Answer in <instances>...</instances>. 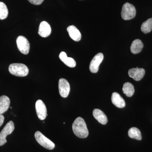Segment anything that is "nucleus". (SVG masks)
<instances>
[{
	"label": "nucleus",
	"instance_id": "f257e3e1",
	"mask_svg": "<svg viewBox=\"0 0 152 152\" xmlns=\"http://www.w3.org/2000/svg\"><path fill=\"white\" fill-rule=\"evenodd\" d=\"M72 129L75 135L80 138H86L89 134L88 130L84 120L81 117L77 118L72 125Z\"/></svg>",
	"mask_w": 152,
	"mask_h": 152
},
{
	"label": "nucleus",
	"instance_id": "f03ea898",
	"mask_svg": "<svg viewBox=\"0 0 152 152\" xmlns=\"http://www.w3.org/2000/svg\"><path fill=\"white\" fill-rule=\"evenodd\" d=\"M9 70L11 74L18 77H26L29 73L28 67L23 64H11L9 66Z\"/></svg>",
	"mask_w": 152,
	"mask_h": 152
},
{
	"label": "nucleus",
	"instance_id": "7ed1b4c3",
	"mask_svg": "<svg viewBox=\"0 0 152 152\" xmlns=\"http://www.w3.org/2000/svg\"><path fill=\"white\" fill-rule=\"evenodd\" d=\"M121 15L122 18L126 20L133 19L136 15L135 7L130 3H125L123 6Z\"/></svg>",
	"mask_w": 152,
	"mask_h": 152
},
{
	"label": "nucleus",
	"instance_id": "20e7f679",
	"mask_svg": "<svg viewBox=\"0 0 152 152\" xmlns=\"http://www.w3.org/2000/svg\"><path fill=\"white\" fill-rule=\"evenodd\" d=\"M35 138L40 145L47 149L53 150L55 147V144L39 131L35 133Z\"/></svg>",
	"mask_w": 152,
	"mask_h": 152
},
{
	"label": "nucleus",
	"instance_id": "39448f33",
	"mask_svg": "<svg viewBox=\"0 0 152 152\" xmlns=\"http://www.w3.org/2000/svg\"><path fill=\"white\" fill-rule=\"evenodd\" d=\"M15 129L13 122L10 121L5 126L0 133V146H3L7 142V136L10 134Z\"/></svg>",
	"mask_w": 152,
	"mask_h": 152
},
{
	"label": "nucleus",
	"instance_id": "423d86ee",
	"mask_svg": "<svg viewBox=\"0 0 152 152\" xmlns=\"http://www.w3.org/2000/svg\"><path fill=\"white\" fill-rule=\"evenodd\" d=\"M17 45L20 52L25 55H27L29 52L30 43L27 39L23 36H19L17 38Z\"/></svg>",
	"mask_w": 152,
	"mask_h": 152
},
{
	"label": "nucleus",
	"instance_id": "0eeeda50",
	"mask_svg": "<svg viewBox=\"0 0 152 152\" xmlns=\"http://www.w3.org/2000/svg\"><path fill=\"white\" fill-rule=\"evenodd\" d=\"M104 59V55L102 53L97 54L91 61L90 70L93 73H96L99 71V66Z\"/></svg>",
	"mask_w": 152,
	"mask_h": 152
},
{
	"label": "nucleus",
	"instance_id": "6e6552de",
	"mask_svg": "<svg viewBox=\"0 0 152 152\" xmlns=\"http://www.w3.org/2000/svg\"><path fill=\"white\" fill-rule=\"evenodd\" d=\"M58 88L60 95L63 98H66L70 91V86L68 81L65 79H60L58 83Z\"/></svg>",
	"mask_w": 152,
	"mask_h": 152
},
{
	"label": "nucleus",
	"instance_id": "1a4fd4ad",
	"mask_svg": "<svg viewBox=\"0 0 152 152\" xmlns=\"http://www.w3.org/2000/svg\"><path fill=\"white\" fill-rule=\"evenodd\" d=\"M36 109L38 118L41 120H44L47 116L46 107L41 100H38L36 103Z\"/></svg>",
	"mask_w": 152,
	"mask_h": 152
},
{
	"label": "nucleus",
	"instance_id": "9d476101",
	"mask_svg": "<svg viewBox=\"0 0 152 152\" xmlns=\"http://www.w3.org/2000/svg\"><path fill=\"white\" fill-rule=\"evenodd\" d=\"M145 73V71L142 68H136L131 69L128 72L129 75L130 77L137 81L140 80L143 77Z\"/></svg>",
	"mask_w": 152,
	"mask_h": 152
},
{
	"label": "nucleus",
	"instance_id": "9b49d317",
	"mask_svg": "<svg viewBox=\"0 0 152 152\" xmlns=\"http://www.w3.org/2000/svg\"><path fill=\"white\" fill-rule=\"evenodd\" d=\"M51 33V28L48 22L42 21L40 24L38 34L42 37H47Z\"/></svg>",
	"mask_w": 152,
	"mask_h": 152
},
{
	"label": "nucleus",
	"instance_id": "f8f14e48",
	"mask_svg": "<svg viewBox=\"0 0 152 152\" xmlns=\"http://www.w3.org/2000/svg\"><path fill=\"white\" fill-rule=\"evenodd\" d=\"M111 100L113 104L117 107L122 108L126 106L124 100L118 93L114 92L112 94Z\"/></svg>",
	"mask_w": 152,
	"mask_h": 152
},
{
	"label": "nucleus",
	"instance_id": "ddd939ff",
	"mask_svg": "<svg viewBox=\"0 0 152 152\" xmlns=\"http://www.w3.org/2000/svg\"><path fill=\"white\" fill-rule=\"evenodd\" d=\"M67 30L71 39L76 42H78L80 40L82 37L81 34L75 26H69L67 28Z\"/></svg>",
	"mask_w": 152,
	"mask_h": 152
},
{
	"label": "nucleus",
	"instance_id": "4468645a",
	"mask_svg": "<svg viewBox=\"0 0 152 152\" xmlns=\"http://www.w3.org/2000/svg\"><path fill=\"white\" fill-rule=\"evenodd\" d=\"M93 115L96 120L102 124L105 125L107 123L108 120L107 116L99 109H95L93 111Z\"/></svg>",
	"mask_w": 152,
	"mask_h": 152
},
{
	"label": "nucleus",
	"instance_id": "2eb2a0df",
	"mask_svg": "<svg viewBox=\"0 0 152 152\" xmlns=\"http://www.w3.org/2000/svg\"><path fill=\"white\" fill-rule=\"evenodd\" d=\"M10 100L6 96L0 97V114L2 115L8 110L10 107Z\"/></svg>",
	"mask_w": 152,
	"mask_h": 152
},
{
	"label": "nucleus",
	"instance_id": "dca6fc26",
	"mask_svg": "<svg viewBox=\"0 0 152 152\" xmlns=\"http://www.w3.org/2000/svg\"><path fill=\"white\" fill-rule=\"evenodd\" d=\"M59 58L60 60L68 66L71 68L75 67L76 63L75 60L72 58H69L67 56L65 52H61L59 55Z\"/></svg>",
	"mask_w": 152,
	"mask_h": 152
},
{
	"label": "nucleus",
	"instance_id": "f3484780",
	"mask_svg": "<svg viewBox=\"0 0 152 152\" xmlns=\"http://www.w3.org/2000/svg\"><path fill=\"white\" fill-rule=\"evenodd\" d=\"M143 47V44L140 40H134L131 45V51L133 54H137L141 52Z\"/></svg>",
	"mask_w": 152,
	"mask_h": 152
},
{
	"label": "nucleus",
	"instance_id": "a211bd4d",
	"mask_svg": "<svg viewBox=\"0 0 152 152\" xmlns=\"http://www.w3.org/2000/svg\"><path fill=\"white\" fill-rule=\"evenodd\" d=\"M122 90L124 94L129 97H132L134 93V88L131 83H126L124 84Z\"/></svg>",
	"mask_w": 152,
	"mask_h": 152
},
{
	"label": "nucleus",
	"instance_id": "6ab92c4d",
	"mask_svg": "<svg viewBox=\"0 0 152 152\" xmlns=\"http://www.w3.org/2000/svg\"><path fill=\"white\" fill-rule=\"evenodd\" d=\"M128 135L131 138L135 139L138 140H142L141 133L137 128H131L128 132Z\"/></svg>",
	"mask_w": 152,
	"mask_h": 152
},
{
	"label": "nucleus",
	"instance_id": "aec40b11",
	"mask_svg": "<svg viewBox=\"0 0 152 152\" xmlns=\"http://www.w3.org/2000/svg\"><path fill=\"white\" fill-rule=\"evenodd\" d=\"M141 30L144 34H148L152 31V18L144 22L141 26Z\"/></svg>",
	"mask_w": 152,
	"mask_h": 152
},
{
	"label": "nucleus",
	"instance_id": "412c9836",
	"mask_svg": "<svg viewBox=\"0 0 152 152\" xmlns=\"http://www.w3.org/2000/svg\"><path fill=\"white\" fill-rule=\"evenodd\" d=\"M8 10L4 3L0 2V20H4L8 15Z\"/></svg>",
	"mask_w": 152,
	"mask_h": 152
},
{
	"label": "nucleus",
	"instance_id": "4be33fe9",
	"mask_svg": "<svg viewBox=\"0 0 152 152\" xmlns=\"http://www.w3.org/2000/svg\"><path fill=\"white\" fill-rule=\"evenodd\" d=\"M29 2L35 5H39L42 4L44 0H28Z\"/></svg>",
	"mask_w": 152,
	"mask_h": 152
},
{
	"label": "nucleus",
	"instance_id": "5701e85b",
	"mask_svg": "<svg viewBox=\"0 0 152 152\" xmlns=\"http://www.w3.org/2000/svg\"><path fill=\"white\" fill-rule=\"evenodd\" d=\"M4 120V117L2 115L0 114V127L2 125Z\"/></svg>",
	"mask_w": 152,
	"mask_h": 152
},
{
	"label": "nucleus",
	"instance_id": "b1692460",
	"mask_svg": "<svg viewBox=\"0 0 152 152\" xmlns=\"http://www.w3.org/2000/svg\"><path fill=\"white\" fill-rule=\"evenodd\" d=\"M10 108L12 109V107H10Z\"/></svg>",
	"mask_w": 152,
	"mask_h": 152
}]
</instances>
